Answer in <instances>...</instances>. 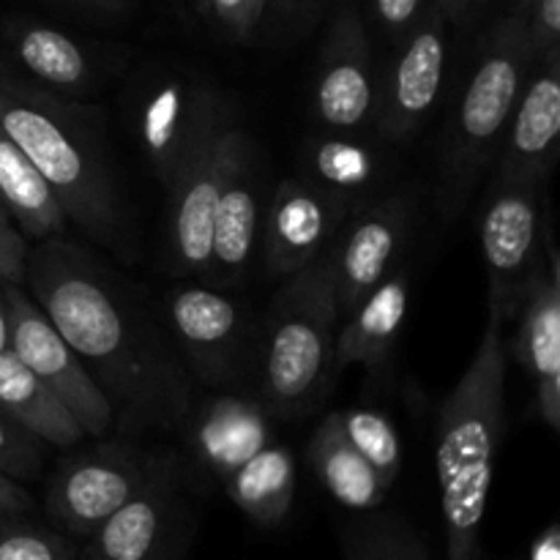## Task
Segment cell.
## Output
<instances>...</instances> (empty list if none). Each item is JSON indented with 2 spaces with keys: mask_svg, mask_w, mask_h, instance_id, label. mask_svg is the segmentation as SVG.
<instances>
[{
  "mask_svg": "<svg viewBox=\"0 0 560 560\" xmlns=\"http://www.w3.org/2000/svg\"><path fill=\"white\" fill-rule=\"evenodd\" d=\"M25 284L126 430H170L186 419V372L88 252L63 235L36 241V249H27Z\"/></svg>",
  "mask_w": 560,
  "mask_h": 560,
  "instance_id": "1",
  "label": "cell"
},
{
  "mask_svg": "<svg viewBox=\"0 0 560 560\" xmlns=\"http://www.w3.org/2000/svg\"><path fill=\"white\" fill-rule=\"evenodd\" d=\"M509 350L503 320L490 312L481 342L435 424V470L448 560L479 558L498 446L506 430Z\"/></svg>",
  "mask_w": 560,
  "mask_h": 560,
  "instance_id": "2",
  "label": "cell"
},
{
  "mask_svg": "<svg viewBox=\"0 0 560 560\" xmlns=\"http://www.w3.org/2000/svg\"><path fill=\"white\" fill-rule=\"evenodd\" d=\"M0 126L88 238L124 249L126 217L96 131L63 96L0 69Z\"/></svg>",
  "mask_w": 560,
  "mask_h": 560,
  "instance_id": "3",
  "label": "cell"
},
{
  "mask_svg": "<svg viewBox=\"0 0 560 560\" xmlns=\"http://www.w3.org/2000/svg\"><path fill=\"white\" fill-rule=\"evenodd\" d=\"M534 63L536 55L525 20L520 9H514L487 33L476 69L470 71L457 113L448 124L441 167V208L446 219L463 213L470 191L495 162Z\"/></svg>",
  "mask_w": 560,
  "mask_h": 560,
  "instance_id": "4",
  "label": "cell"
},
{
  "mask_svg": "<svg viewBox=\"0 0 560 560\" xmlns=\"http://www.w3.org/2000/svg\"><path fill=\"white\" fill-rule=\"evenodd\" d=\"M339 323L334 299L331 255L284 279L273 299L262 339V402L271 413L299 416L315 405L334 366V328Z\"/></svg>",
  "mask_w": 560,
  "mask_h": 560,
  "instance_id": "5",
  "label": "cell"
},
{
  "mask_svg": "<svg viewBox=\"0 0 560 560\" xmlns=\"http://www.w3.org/2000/svg\"><path fill=\"white\" fill-rule=\"evenodd\" d=\"M481 255L490 282V312L514 320L541 268V184L492 178L481 208Z\"/></svg>",
  "mask_w": 560,
  "mask_h": 560,
  "instance_id": "6",
  "label": "cell"
},
{
  "mask_svg": "<svg viewBox=\"0 0 560 560\" xmlns=\"http://www.w3.org/2000/svg\"><path fill=\"white\" fill-rule=\"evenodd\" d=\"M9 310V350L63 402L85 438H104L115 410L80 355L71 350L22 284H3Z\"/></svg>",
  "mask_w": 560,
  "mask_h": 560,
  "instance_id": "7",
  "label": "cell"
},
{
  "mask_svg": "<svg viewBox=\"0 0 560 560\" xmlns=\"http://www.w3.org/2000/svg\"><path fill=\"white\" fill-rule=\"evenodd\" d=\"M148 463L124 443H102L60 463L47 485L49 520L71 539H91L131 492L142 485Z\"/></svg>",
  "mask_w": 560,
  "mask_h": 560,
  "instance_id": "8",
  "label": "cell"
},
{
  "mask_svg": "<svg viewBox=\"0 0 560 560\" xmlns=\"http://www.w3.org/2000/svg\"><path fill=\"white\" fill-rule=\"evenodd\" d=\"M224 124L217 93L200 82L167 77L148 88L137 104V137L164 189Z\"/></svg>",
  "mask_w": 560,
  "mask_h": 560,
  "instance_id": "9",
  "label": "cell"
},
{
  "mask_svg": "<svg viewBox=\"0 0 560 560\" xmlns=\"http://www.w3.org/2000/svg\"><path fill=\"white\" fill-rule=\"evenodd\" d=\"M353 208L310 178H288L262 208V262L268 277L288 279L328 255Z\"/></svg>",
  "mask_w": 560,
  "mask_h": 560,
  "instance_id": "10",
  "label": "cell"
},
{
  "mask_svg": "<svg viewBox=\"0 0 560 560\" xmlns=\"http://www.w3.org/2000/svg\"><path fill=\"white\" fill-rule=\"evenodd\" d=\"M377 102L375 63L366 27L353 5H342L334 14L328 36L320 49L312 109L326 131L355 135L372 124Z\"/></svg>",
  "mask_w": 560,
  "mask_h": 560,
  "instance_id": "11",
  "label": "cell"
},
{
  "mask_svg": "<svg viewBox=\"0 0 560 560\" xmlns=\"http://www.w3.org/2000/svg\"><path fill=\"white\" fill-rule=\"evenodd\" d=\"M410 219L413 213L402 195L366 200L350 211L328 252L339 317L399 266Z\"/></svg>",
  "mask_w": 560,
  "mask_h": 560,
  "instance_id": "12",
  "label": "cell"
},
{
  "mask_svg": "<svg viewBox=\"0 0 560 560\" xmlns=\"http://www.w3.org/2000/svg\"><path fill=\"white\" fill-rule=\"evenodd\" d=\"M446 20L435 3L405 33V42L388 69L375 102V126L383 137L405 142L419 131L441 96L446 77Z\"/></svg>",
  "mask_w": 560,
  "mask_h": 560,
  "instance_id": "13",
  "label": "cell"
},
{
  "mask_svg": "<svg viewBox=\"0 0 560 560\" xmlns=\"http://www.w3.org/2000/svg\"><path fill=\"white\" fill-rule=\"evenodd\" d=\"M241 137L244 129L224 124L167 186L170 260L178 273H208L213 208Z\"/></svg>",
  "mask_w": 560,
  "mask_h": 560,
  "instance_id": "14",
  "label": "cell"
},
{
  "mask_svg": "<svg viewBox=\"0 0 560 560\" xmlns=\"http://www.w3.org/2000/svg\"><path fill=\"white\" fill-rule=\"evenodd\" d=\"M558 137L560 49L536 60L530 69L495 156V178L545 184L558 156Z\"/></svg>",
  "mask_w": 560,
  "mask_h": 560,
  "instance_id": "15",
  "label": "cell"
},
{
  "mask_svg": "<svg viewBox=\"0 0 560 560\" xmlns=\"http://www.w3.org/2000/svg\"><path fill=\"white\" fill-rule=\"evenodd\" d=\"M520 331L506 350L523 364L536 388L539 416L552 432L560 430V268L547 238V262L520 304Z\"/></svg>",
  "mask_w": 560,
  "mask_h": 560,
  "instance_id": "16",
  "label": "cell"
},
{
  "mask_svg": "<svg viewBox=\"0 0 560 560\" xmlns=\"http://www.w3.org/2000/svg\"><path fill=\"white\" fill-rule=\"evenodd\" d=\"M167 326L206 381H228L244 342V312L219 290L186 284L170 293Z\"/></svg>",
  "mask_w": 560,
  "mask_h": 560,
  "instance_id": "17",
  "label": "cell"
},
{
  "mask_svg": "<svg viewBox=\"0 0 560 560\" xmlns=\"http://www.w3.org/2000/svg\"><path fill=\"white\" fill-rule=\"evenodd\" d=\"M260 228L262 206L255 170V145L244 131L230 159L228 175H224L222 191L213 208L208 273H213L219 282H238L255 255Z\"/></svg>",
  "mask_w": 560,
  "mask_h": 560,
  "instance_id": "18",
  "label": "cell"
},
{
  "mask_svg": "<svg viewBox=\"0 0 560 560\" xmlns=\"http://www.w3.org/2000/svg\"><path fill=\"white\" fill-rule=\"evenodd\" d=\"M175 509V468L167 459L148 463L142 485L88 539V552L107 560H162Z\"/></svg>",
  "mask_w": 560,
  "mask_h": 560,
  "instance_id": "19",
  "label": "cell"
},
{
  "mask_svg": "<svg viewBox=\"0 0 560 560\" xmlns=\"http://www.w3.org/2000/svg\"><path fill=\"white\" fill-rule=\"evenodd\" d=\"M410 310V273L397 266L361 295L342 317L334 339V366H381L392 355Z\"/></svg>",
  "mask_w": 560,
  "mask_h": 560,
  "instance_id": "20",
  "label": "cell"
},
{
  "mask_svg": "<svg viewBox=\"0 0 560 560\" xmlns=\"http://www.w3.org/2000/svg\"><path fill=\"white\" fill-rule=\"evenodd\" d=\"M197 459L224 479L271 443L266 405L244 397H213L197 410L189 430Z\"/></svg>",
  "mask_w": 560,
  "mask_h": 560,
  "instance_id": "21",
  "label": "cell"
},
{
  "mask_svg": "<svg viewBox=\"0 0 560 560\" xmlns=\"http://www.w3.org/2000/svg\"><path fill=\"white\" fill-rule=\"evenodd\" d=\"M16 66L31 82L58 96H85L96 88L91 55L80 42L42 22H16L9 31Z\"/></svg>",
  "mask_w": 560,
  "mask_h": 560,
  "instance_id": "22",
  "label": "cell"
},
{
  "mask_svg": "<svg viewBox=\"0 0 560 560\" xmlns=\"http://www.w3.org/2000/svg\"><path fill=\"white\" fill-rule=\"evenodd\" d=\"M312 470L323 490L350 512H372L386 501L388 487L377 479L372 465L361 457L342 430L339 413H328L317 424L306 448Z\"/></svg>",
  "mask_w": 560,
  "mask_h": 560,
  "instance_id": "23",
  "label": "cell"
},
{
  "mask_svg": "<svg viewBox=\"0 0 560 560\" xmlns=\"http://www.w3.org/2000/svg\"><path fill=\"white\" fill-rule=\"evenodd\" d=\"M0 410L47 446L74 448L85 438L63 402L11 350L0 353Z\"/></svg>",
  "mask_w": 560,
  "mask_h": 560,
  "instance_id": "24",
  "label": "cell"
},
{
  "mask_svg": "<svg viewBox=\"0 0 560 560\" xmlns=\"http://www.w3.org/2000/svg\"><path fill=\"white\" fill-rule=\"evenodd\" d=\"M0 206L25 238L66 235L69 219L31 159L0 126Z\"/></svg>",
  "mask_w": 560,
  "mask_h": 560,
  "instance_id": "25",
  "label": "cell"
},
{
  "mask_svg": "<svg viewBox=\"0 0 560 560\" xmlns=\"http://www.w3.org/2000/svg\"><path fill=\"white\" fill-rule=\"evenodd\" d=\"M228 498L262 528H277L293 509L295 457L288 446L268 443L222 479Z\"/></svg>",
  "mask_w": 560,
  "mask_h": 560,
  "instance_id": "26",
  "label": "cell"
},
{
  "mask_svg": "<svg viewBox=\"0 0 560 560\" xmlns=\"http://www.w3.org/2000/svg\"><path fill=\"white\" fill-rule=\"evenodd\" d=\"M304 178L337 195L350 208L366 202V195L381 173L375 151L355 135H342V131L315 137L304 148Z\"/></svg>",
  "mask_w": 560,
  "mask_h": 560,
  "instance_id": "27",
  "label": "cell"
},
{
  "mask_svg": "<svg viewBox=\"0 0 560 560\" xmlns=\"http://www.w3.org/2000/svg\"><path fill=\"white\" fill-rule=\"evenodd\" d=\"M342 430L355 452L372 465L377 479L392 490L402 468V443H399L397 427L386 413L372 408H350L339 413Z\"/></svg>",
  "mask_w": 560,
  "mask_h": 560,
  "instance_id": "28",
  "label": "cell"
},
{
  "mask_svg": "<svg viewBox=\"0 0 560 560\" xmlns=\"http://www.w3.org/2000/svg\"><path fill=\"white\" fill-rule=\"evenodd\" d=\"M348 560H430L413 530L397 517H366L345 530Z\"/></svg>",
  "mask_w": 560,
  "mask_h": 560,
  "instance_id": "29",
  "label": "cell"
},
{
  "mask_svg": "<svg viewBox=\"0 0 560 560\" xmlns=\"http://www.w3.org/2000/svg\"><path fill=\"white\" fill-rule=\"evenodd\" d=\"M0 560H77V545L63 530L44 528L14 514L0 517Z\"/></svg>",
  "mask_w": 560,
  "mask_h": 560,
  "instance_id": "30",
  "label": "cell"
},
{
  "mask_svg": "<svg viewBox=\"0 0 560 560\" xmlns=\"http://www.w3.org/2000/svg\"><path fill=\"white\" fill-rule=\"evenodd\" d=\"M42 465L44 443L0 410V470L11 479L27 481L42 474Z\"/></svg>",
  "mask_w": 560,
  "mask_h": 560,
  "instance_id": "31",
  "label": "cell"
},
{
  "mask_svg": "<svg viewBox=\"0 0 560 560\" xmlns=\"http://www.w3.org/2000/svg\"><path fill=\"white\" fill-rule=\"evenodd\" d=\"M530 49L536 60L560 49V0H520Z\"/></svg>",
  "mask_w": 560,
  "mask_h": 560,
  "instance_id": "32",
  "label": "cell"
},
{
  "mask_svg": "<svg viewBox=\"0 0 560 560\" xmlns=\"http://www.w3.org/2000/svg\"><path fill=\"white\" fill-rule=\"evenodd\" d=\"M208 16L233 38H249L260 25L268 0H202Z\"/></svg>",
  "mask_w": 560,
  "mask_h": 560,
  "instance_id": "33",
  "label": "cell"
},
{
  "mask_svg": "<svg viewBox=\"0 0 560 560\" xmlns=\"http://www.w3.org/2000/svg\"><path fill=\"white\" fill-rule=\"evenodd\" d=\"M27 244L25 235L16 230L9 213L0 211V282L22 284L25 282Z\"/></svg>",
  "mask_w": 560,
  "mask_h": 560,
  "instance_id": "34",
  "label": "cell"
},
{
  "mask_svg": "<svg viewBox=\"0 0 560 560\" xmlns=\"http://www.w3.org/2000/svg\"><path fill=\"white\" fill-rule=\"evenodd\" d=\"M430 5L432 0H375V16L386 31L408 33Z\"/></svg>",
  "mask_w": 560,
  "mask_h": 560,
  "instance_id": "35",
  "label": "cell"
},
{
  "mask_svg": "<svg viewBox=\"0 0 560 560\" xmlns=\"http://www.w3.org/2000/svg\"><path fill=\"white\" fill-rule=\"evenodd\" d=\"M33 509V495L22 487V481L11 479L0 470V517H14V514H27Z\"/></svg>",
  "mask_w": 560,
  "mask_h": 560,
  "instance_id": "36",
  "label": "cell"
},
{
  "mask_svg": "<svg viewBox=\"0 0 560 560\" xmlns=\"http://www.w3.org/2000/svg\"><path fill=\"white\" fill-rule=\"evenodd\" d=\"M528 560H560V525L552 523L530 545Z\"/></svg>",
  "mask_w": 560,
  "mask_h": 560,
  "instance_id": "37",
  "label": "cell"
},
{
  "mask_svg": "<svg viewBox=\"0 0 560 560\" xmlns=\"http://www.w3.org/2000/svg\"><path fill=\"white\" fill-rule=\"evenodd\" d=\"M432 3H435V9L441 11L446 22H463L481 0H432Z\"/></svg>",
  "mask_w": 560,
  "mask_h": 560,
  "instance_id": "38",
  "label": "cell"
},
{
  "mask_svg": "<svg viewBox=\"0 0 560 560\" xmlns=\"http://www.w3.org/2000/svg\"><path fill=\"white\" fill-rule=\"evenodd\" d=\"M71 5H80V9H93V11H120L129 0H66Z\"/></svg>",
  "mask_w": 560,
  "mask_h": 560,
  "instance_id": "39",
  "label": "cell"
},
{
  "mask_svg": "<svg viewBox=\"0 0 560 560\" xmlns=\"http://www.w3.org/2000/svg\"><path fill=\"white\" fill-rule=\"evenodd\" d=\"M5 282H0V353L9 350V310H5Z\"/></svg>",
  "mask_w": 560,
  "mask_h": 560,
  "instance_id": "40",
  "label": "cell"
},
{
  "mask_svg": "<svg viewBox=\"0 0 560 560\" xmlns=\"http://www.w3.org/2000/svg\"><path fill=\"white\" fill-rule=\"evenodd\" d=\"M268 3H277V5H282V9H295V5L306 3V0H268Z\"/></svg>",
  "mask_w": 560,
  "mask_h": 560,
  "instance_id": "41",
  "label": "cell"
},
{
  "mask_svg": "<svg viewBox=\"0 0 560 560\" xmlns=\"http://www.w3.org/2000/svg\"><path fill=\"white\" fill-rule=\"evenodd\" d=\"M82 560H107V558L96 556V552H88V556H85V558H82Z\"/></svg>",
  "mask_w": 560,
  "mask_h": 560,
  "instance_id": "42",
  "label": "cell"
},
{
  "mask_svg": "<svg viewBox=\"0 0 560 560\" xmlns=\"http://www.w3.org/2000/svg\"><path fill=\"white\" fill-rule=\"evenodd\" d=\"M0 211H3V206H0Z\"/></svg>",
  "mask_w": 560,
  "mask_h": 560,
  "instance_id": "43",
  "label": "cell"
}]
</instances>
